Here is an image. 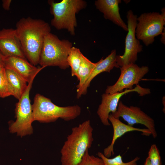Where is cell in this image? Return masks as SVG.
<instances>
[{
	"instance_id": "9",
	"label": "cell",
	"mask_w": 165,
	"mask_h": 165,
	"mask_svg": "<svg viewBox=\"0 0 165 165\" xmlns=\"http://www.w3.org/2000/svg\"><path fill=\"white\" fill-rule=\"evenodd\" d=\"M121 74L116 83L108 86L105 93L112 94L123 91L124 89H131L134 84H138L139 82L149 71L147 66H138L132 63L119 67Z\"/></svg>"
},
{
	"instance_id": "3",
	"label": "cell",
	"mask_w": 165,
	"mask_h": 165,
	"mask_svg": "<svg viewBox=\"0 0 165 165\" xmlns=\"http://www.w3.org/2000/svg\"><path fill=\"white\" fill-rule=\"evenodd\" d=\"M33 121L49 123L59 118L66 121L75 119L81 114V108L78 105L61 107L51 100L39 94H36L32 105Z\"/></svg>"
},
{
	"instance_id": "6",
	"label": "cell",
	"mask_w": 165,
	"mask_h": 165,
	"mask_svg": "<svg viewBox=\"0 0 165 165\" xmlns=\"http://www.w3.org/2000/svg\"><path fill=\"white\" fill-rule=\"evenodd\" d=\"M35 78H33L28 83L26 90L16 104L15 113L16 119L10 125L9 127L10 133H16L17 135L21 137L33 133L32 106L29 96Z\"/></svg>"
},
{
	"instance_id": "14",
	"label": "cell",
	"mask_w": 165,
	"mask_h": 165,
	"mask_svg": "<svg viewBox=\"0 0 165 165\" xmlns=\"http://www.w3.org/2000/svg\"><path fill=\"white\" fill-rule=\"evenodd\" d=\"M12 69L23 78L28 83L44 67H37L28 61L26 58L16 56L5 57V66Z\"/></svg>"
},
{
	"instance_id": "26",
	"label": "cell",
	"mask_w": 165,
	"mask_h": 165,
	"mask_svg": "<svg viewBox=\"0 0 165 165\" xmlns=\"http://www.w3.org/2000/svg\"><path fill=\"white\" fill-rule=\"evenodd\" d=\"M161 38H160V41L163 44H165V28H164L163 32L161 34Z\"/></svg>"
},
{
	"instance_id": "20",
	"label": "cell",
	"mask_w": 165,
	"mask_h": 165,
	"mask_svg": "<svg viewBox=\"0 0 165 165\" xmlns=\"http://www.w3.org/2000/svg\"><path fill=\"white\" fill-rule=\"evenodd\" d=\"M98 157L103 160L104 165H137L140 157L136 156L132 160L127 162H124L120 154L112 158L106 157L103 153L98 152L97 154Z\"/></svg>"
},
{
	"instance_id": "15",
	"label": "cell",
	"mask_w": 165,
	"mask_h": 165,
	"mask_svg": "<svg viewBox=\"0 0 165 165\" xmlns=\"http://www.w3.org/2000/svg\"><path fill=\"white\" fill-rule=\"evenodd\" d=\"M121 0H97L95 2L96 8L103 14L104 18L110 20L114 24L128 31L127 25L121 17L119 4Z\"/></svg>"
},
{
	"instance_id": "22",
	"label": "cell",
	"mask_w": 165,
	"mask_h": 165,
	"mask_svg": "<svg viewBox=\"0 0 165 165\" xmlns=\"http://www.w3.org/2000/svg\"><path fill=\"white\" fill-rule=\"evenodd\" d=\"M79 165H104L102 160L99 157L90 155L86 150Z\"/></svg>"
},
{
	"instance_id": "10",
	"label": "cell",
	"mask_w": 165,
	"mask_h": 165,
	"mask_svg": "<svg viewBox=\"0 0 165 165\" xmlns=\"http://www.w3.org/2000/svg\"><path fill=\"white\" fill-rule=\"evenodd\" d=\"M111 114L116 118L122 117L130 126L133 127L136 124L144 125L150 131L153 138L157 137L154 120L140 108L133 106H127L120 101L116 111Z\"/></svg>"
},
{
	"instance_id": "4",
	"label": "cell",
	"mask_w": 165,
	"mask_h": 165,
	"mask_svg": "<svg viewBox=\"0 0 165 165\" xmlns=\"http://www.w3.org/2000/svg\"><path fill=\"white\" fill-rule=\"evenodd\" d=\"M50 12L53 17L51 24L56 29L67 30L72 35L77 26L76 14L85 9L86 2L83 0H62L59 2L48 0Z\"/></svg>"
},
{
	"instance_id": "23",
	"label": "cell",
	"mask_w": 165,
	"mask_h": 165,
	"mask_svg": "<svg viewBox=\"0 0 165 165\" xmlns=\"http://www.w3.org/2000/svg\"><path fill=\"white\" fill-rule=\"evenodd\" d=\"M152 165H162L160 152L155 144L152 145L148 152V156Z\"/></svg>"
},
{
	"instance_id": "17",
	"label": "cell",
	"mask_w": 165,
	"mask_h": 165,
	"mask_svg": "<svg viewBox=\"0 0 165 165\" xmlns=\"http://www.w3.org/2000/svg\"><path fill=\"white\" fill-rule=\"evenodd\" d=\"M5 68L8 82L13 91V96L19 100L26 90L28 82L13 69Z\"/></svg>"
},
{
	"instance_id": "12",
	"label": "cell",
	"mask_w": 165,
	"mask_h": 165,
	"mask_svg": "<svg viewBox=\"0 0 165 165\" xmlns=\"http://www.w3.org/2000/svg\"><path fill=\"white\" fill-rule=\"evenodd\" d=\"M0 51L5 57L26 59L15 29L4 28L0 30Z\"/></svg>"
},
{
	"instance_id": "24",
	"label": "cell",
	"mask_w": 165,
	"mask_h": 165,
	"mask_svg": "<svg viewBox=\"0 0 165 165\" xmlns=\"http://www.w3.org/2000/svg\"><path fill=\"white\" fill-rule=\"evenodd\" d=\"M11 0H2V6L3 8L6 10H9L11 2Z\"/></svg>"
},
{
	"instance_id": "21",
	"label": "cell",
	"mask_w": 165,
	"mask_h": 165,
	"mask_svg": "<svg viewBox=\"0 0 165 165\" xmlns=\"http://www.w3.org/2000/svg\"><path fill=\"white\" fill-rule=\"evenodd\" d=\"M13 91L8 82L4 67H0V97L13 96Z\"/></svg>"
},
{
	"instance_id": "2",
	"label": "cell",
	"mask_w": 165,
	"mask_h": 165,
	"mask_svg": "<svg viewBox=\"0 0 165 165\" xmlns=\"http://www.w3.org/2000/svg\"><path fill=\"white\" fill-rule=\"evenodd\" d=\"M89 120L73 127L61 149V165H79L94 140Z\"/></svg>"
},
{
	"instance_id": "18",
	"label": "cell",
	"mask_w": 165,
	"mask_h": 165,
	"mask_svg": "<svg viewBox=\"0 0 165 165\" xmlns=\"http://www.w3.org/2000/svg\"><path fill=\"white\" fill-rule=\"evenodd\" d=\"M97 64V62H92L82 53L81 63L76 76L79 81L76 86L77 90L79 89L88 79Z\"/></svg>"
},
{
	"instance_id": "19",
	"label": "cell",
	"mask_w": 165,
	"mask_h": 165,
	"mask_svg": "<svg viewBox=\"0 0 165 165\" xmlns=\"http://www.w3.org/2000/svg\"><path fill=\"white\" fill-rule=\"evenodd\" d=\"M82 54L79 49L72 46L68 55L67 61L71 67V75L72 76H77Z\"/></svg>"
},
{
	"instance_id": "27",
	"label": "cell",
	"mask_w": 165,
	"mask_h": 165,
	"mask_svg": "<svg viewBox=\"0 0 165 165\" xmlns=\"http://www.w3.org/2000/svg\"><path fill=\"white\" fill-rule=\"evenodd\" d=\"M161 13H160L163 20L165 21V8L163 7L161 9Z\"/></svg>"
},
{
	"instance_id": "16",
	"label": "cell",
	"mask_w": 165,
	"mask_h": 165,
	"mask_svg": "<svg viewBox=\"0 0 165 165\" xmlns=\"http://www.w3.org/2000/svg\"><path fill=\"white\" fill-rule=\"evenodd\" d=\"M116 50H113L105 59L102 57L97 62V65L88 79L82 86L77 90V98H79L82 95L86 94L91 82L97 75L104 72H110L114 67L119 68L116 62Z\"/></svg>"
},
{
	"instance_id": "13",
	"label": "cell",
	"mask_w": 165,
	"mask_h": 165,
	"mask_svg": "<svg viewBox=\"0 0 165 165\" xmlns=\"http://www.w3.org/2000/svg\"><path fill=\"white\" fill-rule=\"evenodd\" d=\"M108 120L112 125L113 134L110 144L104 149L103 154L106 157L109 158L114 154V146L116 140L125 133L133 131H138L141 134L149 136L152 135L150 131L147 128H140L134 127L122 122L119 118L114 117L111 113L108 117Z\"/></svg>"
},
{
	"instance_id": "1",
	"label": "cell",
	"mask_w": 165,
	"mask_h": 165,
	"mask_svg": "<svg viewBox=\"0 0 165 165\" xmlns=\"http://www.w3.org/2000/svg\"><path fill=\"white\" fill-rule=\"evenodd\" d=\"M15 29L26 58L38 65L45 37L51 31L50 25L41 19L23 17L17 22Z\"/></svg>"
},
{
	"instance_id": "25",
	"label": "cell",
	"mask_w": 165,
	"mask_h": 165,
	"mask_svg": "<svg viewBox=\"0 0 165 165\" xmlns=\"http://www.w3.org/2000/svg\"><path fill=\"white\" fill-rule=\"evenodd\" d=\"M5 58V57L0 51V67H4Z\"/></svg>"
},
{
	"instance_id": "11",
	"label": "cell",
	"mask_w": 165,
	"mask_h": 165,
	"mask_svg": "<svg viewBox=\"0 0 165 165\" xmlns=\"http://www.w3.org/2000/svg\"><path fill=\"white\" fill-rule=\"evenodd\" d=\"M132 92H137L140 96H143L150 93L149 89L143 88L138 84L134 88L131 89H126L122 92L112 94L105 93L102 95L101 103L99 106L97 113L104 125L109 126L111 125L108 119V116L110 113L116 111L121 97Z\"/></svg>"
},
{
	"instance_id": "5",
	"label": "cell",
	"mask_w": 165,
	"mask_h": 165,
	"mask_svg": "<svg viewBox=\"0 0 165 165\" xmlns=\"http://www.w3.org/2000/svg\"><path fill=\"white\" fill-rule=\"evenodd\" d=\"M72 47L68 40H60L50 32L45 36L38 64L41 67L57 66L65 70L69 66L67 57Z\"/></svg>"
},
{
	"instance_id": "29",
	"label": "cell",
	"mask_w": 165,
	"mask_h": 165,
	"mask_svg": "<svg viewBox=\"0 0 165 165\" xmlns=\"http://www.w3.org/2000/svg\"><path fill=\"white\" fill-rule=\"evenodd\" d=\"M163 112L165 113V97H163Z\"/></svg>"
},
{
	"instance_id": "8",
	"label": "cell",
	"mask_w": 165,
	"mask_h": 165,
	"mask_svg": "<svg viewBox=\"0 0 165 165\" xmlns=\"http://www.w3.org/2000/svg\"><path fill=\"white\" fill-rule=\"evenodd\" d=\"M137 16L130 10L127 12L128 33L125 41V48L122 55L116 56V62L119 67L129 64H135L138 53L142 50L143 46L136 37L135 30Z\"/></svg>"
},
{
	"instance_id": "28",
	"label": "cell",
	"mask_w": 165,
	"mask_h": 165,
	"mask_svg": "<svg viewBox=\"0 0 165 165\" xmlns=\"http://www.w3.org/2000/svg\"><path fill=\"white\" fill-rule=\"evenodd\" d=\"M144 165H152L148 157L146 158Z\"/></svg>"
},
{
	"instance_id": "7",
	"label": "cell",
	"mask_w": 165,
	"mask_h": 165,
	"mask_svg": "<svg viewBox=\"0 0 165 165\" xmlns=\"http://www.w3.org/2000/svg\"><path fill=\"white\" fill-rule=\"evenodd\" d=\"M137 20L135 36L146 46L153 42L155 38L161 35L164 28L165 21L159 12L142 13Z\"/></svg>"
}]
</instances>
